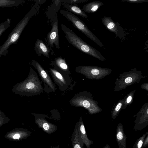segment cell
I'll list each match as a JSON object with an SVG mask.
<instances>
[{
	"label": "cell",
	"instance_id": "cell-1",
	"mask_svg": "<svg viewBox=\"0 0 148 148\" xmlns=\"http://www.w3.org/2000/svg\"><path fill=\"white\" fill-rule=\"evenodd\" d=\"M42 85L37 73L31 67L27 78L24 81L15 84L12 90L21 96L32 97L40 95L43 92Z\"/></svg>",
	"mask_w": 148,
	"mask_h": 148
},
{
	"label": "cell",
	"instance_id": "cell-2",
	"mask_svg": "<svg viewBox=\"0 0 148 148\" xmlns=\"http://www.w3.org/2000/svg\"><path fill=\"white\" fill-rule=\"evenodd\" d=\"M35 3L29 12L17 24L9 35L7 40L0 47V57L8 53V49L12 45L16 43L18 40L22 32L30 18L36 15L39 10V7Z\"/></svg>",
	"mask_w": 148,
	"mask_h": 148
},
{
	"label": "cell",
	"instance_id": "cell-3",
	"mask_svg": "<svg viewBox=\"0 0 148 148\" xmlns=\"http://www.w3.org/2000/svg\"><path fill=\"white\" fill-rule=\"evenodd\" d=\"M61 27L65 34V38L75 47L81 52L100 60L104 61L106 60L105 57L99 51L83 41L66 25L62 24Z\"/></svg>",
	"mask_w": 148,
	"mask_h": 148
},
{
	"label": "cell",
	"instance_id": "cell-4",
	"mask_svg": "<svg viewBox=\"0 0 148 148\" xmlns=\"http://www.w3.org/2000/svg\"><path fill=\"white\" fill-rule=\"evenodd\" d=\"M69 103L71 106L84 108L90 114L98 113L102 110L98 106L97 101L93 99L92 94L88 91L80 92L76 94Z\"/></svg>",
	"mask_w": 148,
	"mask_h": 148
},
{
	"label": "cell",
	"instance_id": "cell-5",
	"mask_svg": "<svg viewBox=\"0 0 148 148\" xmlns=\"http://www.w3.org/2000/svg\"><path fill=\"white\" fill-rule=\"evenodd\" d=\"M141 71L137 70L135 68L130 71L120 74L119 78L116 79L114 82V91H121L126 89L129 86L138 84L141 79L146 77L143 75Z\"/></svg>",
	"mask_w": 148,
	"mask_h": 148
},
{
	"label": "cell",
	"instance_id": "cell-6",
	"mask_svg": "<svg viewBox=\"0 0 148 148\" xmlns=\"http://www.w3.org/2000/svg\"><path fill=\"white\" fill-rule=\"evenodd\" d=\"M60 13L66 18L71 22L73 26L86 35L88 37L101 47L104 48L102 42L88 28L85 23L79 18L71 12L61 9Z\"/></svg>",
	"mask_w": 148,
	"mask_h": 148
},
{
	"label": "cell",
	"instance_id": "cell-7",
	"mask_svg": "<svg viewBox=\"0 0 148 148\" xmlns=\"http://www.w3.org/2000/svg\"><path fill=\"white\" fill-rule=\"evenodd\" d=\"M75 71L90 79L99 80L110 75L112 70L94 66L81 65L76 67Z\"/></svg>",
	"mask_w": 148,
	"mask_h": 148
},
{
	"label": "cell",
	"instance_id": "cell-8",
	"mask_svg": "<svg viewBox=\"0 0 148 148\" xmlns=\"http://www.w3.org/2000/svg\"><path fill=\"white\" fill-rule=\"evenodd\" d=\"M31 64L37 71L44 85V90L47 94L53 92L56 90V85L52 82L47 71L37 61L32 60Z\"/></svg>",
	"mask_w": 148,
	"mask_h": 148
},
{
	"label": "cell",
	"instance_id": "cell-9",
	"mask_svg": "<svg viewBox=\"0 0 148 148\" xmlns=\"http://www.w3.org/2000/svg\"><path fill=\"white\" fill-rule=\"evenodd\" d=\"M49 72L53 79L59 89L62 92L65 91L69 88L72 80L69 76L63 74L54 68H49Z\"/></svg>",
	"mask_w": 148,
	"mask_h": 148
},
{
	"label": "cell",
	"instance_id": "cell-10",
	"mask_svg": "<svg viewBox=\"0 0 148 148\" xmlns=\"http://www.w3.org/2000/svg\"><path fill=\"white\" fill-rule=\"evenodd\" d=\"M47 42L51 48H54V45L58 49L60 48L59 42L58 22L57 14L51 22V28L47 36Z\"/></svg>",
	"mask_w": 148,
	"mask_h": 148
},
{
	"label": "cell",
	"instance_id": "cell-11",
	"mask_svg": "<svg viewBox=\"0 0 148 148\" xmlns=\"http://www.w3.org/2000/svg\"><path fill=\"white\" fill-rule=\"evenodd\" d=\"M134 129L140 131L148 125V103H145L136 115Z\"/></svg>",
	"mask_w": 148,
	"mask_h": 148
},
{
	"label": "cell",
	"instance_id": "cell-12",
	"mask_svg": "<svg viewBox=\"0 0 148 148\" xmlns=\"http://www.w3.org/2000/svg\"><path fill=\"white\" fill-rule=\"evenodd\" d=\"M34 116L35 123L39 128L49 134L55 132L57 127L55 125L49 122L45 119L47 116L44 114L32 113Z\"/></svg>",
	"mask_w": 148,
	"mask_h": 148
},
{
	"label": "cell",
	"instance_id": "cell-13",
	"mask_svg": "<svg viewBox=\"0 0 148 148\" xmlns=\"http://www.w3.org/2000/svg\"><path fill=\"white\" fill-rule=\"evenodd\" d=\"M103 24L110 32L114 33L117 37H122L124 32L123 28L118 23L115 22L110 17L106 16L101 18Z\"/></svg>",
	"mask_w": 148,
	"mask_h": 148
},
{
	"label": "cell",
	"instance_id": "cell-14",
	"mask_svg": "<svg viewBox=\"0 0 148 148\" xmlns=\"http://www.w3.org/2000/svg\"><path fill=\"white\" fill-rule=\"evenodd\" d=\"M51 65L54 67V69L63 74L69 76L71 73L70 69L65 60L62 57L55 58Z\"/></svg>",
	"mask_w": 148,
	"mask_h": 148
},
{
	"label": "cell",
	"instance_id": "cell-15",
	"mask_svg": "<svg viewBox=\"0 0 148 148\" xmlns=\"http://www.w3.org/2000/svg\"><path fill=\"white\" fill-rule=\"evenodd\" d=\"M76 123L79 136L86 145L87 148H90V145L93 144V142L88 137L82 117L79 119Z\"/></svg>",
	"mask_w": 148,
	"mask_h": 148
},
{
	"label": "cell",
	"instance_id": "cell-16",
	"mask_svg": "<svg viewBox=\"0 0 148 148\" xmlns=\"http://www.w3.org/2000/svg\"><path fill=\"white\" fill-rule=\"evenodd\" d=\"M116 138L119 148H126L127 136L122 124L119 123L116 129Z\"/></svg>",
	"mask_w": 148,
	"mask_h": 148
},
{
	"label": "cell",
	"instance_id": "cell-17",
	"mask_svg": "<svg viewBox=\"0 0 148 148\" xmlns=\"http://www.w3.org/2000/svg\"><path fill=\"white\" fill-rule=\"evenodd\" d=\"M63 0H53L52 3L47 7L46 16L48 19L52 20L60 9Z\"/></svg>",
	"mask_w": 148,
	"mask_h": 148
},
{
	"label": "cell",
	"instance_id": "cell-18",
	"mask_svg": "<svg viewBox=\"0 0 148 148\" xmlns=\"http://www.w3.org/2000/svg\"><path fill=\"white\" fill-rule=\"evenodd\" d=\"M34 49L36 54L39 56L41 55L50 58L49 53L50 50L44 42L40 39H37L34 45Z\"/></svg>",
	"mask_w": 148,
	"mask_h": 148
},
{
	"label": "cell",
	"instance_id": "cell-19",
	"mask_svg": "<svg viewBox=\"0 0 148 148\" xmlns=\"http://www.w3.org/2000/svg\"><path fill=\"white\" fill-rule=\"evenodd\" d=\"M63 7L67 10L73 14H75L87 18H88V15L83 10L79 8L77 4L65 3L63 4Z\"/></svg>",
	"mask_w": 148,
	"mask_h": 148
},
{
	"label": "cell",
	"instance_id": "cell-20",
	"mask_svg": "<svg viewBox=\"0 0 148 148\" xmlns=\"http://www.w3.org/2000/svg\"><path fill=\"white\" fill-rule=\"evenodd\" d=\"M71 140L73 148H84V144L79 135L76 123L72 134Z\"/></svg>",
	"mask_w": 148,
	"mask_h": 148
},
{
	"label": "cell",
	"instance_id": "cell-21",
	"mask_svg": "<svg viewBox=\"0 0 148 148\" xmlns=\"http://www.w3.org/2000/svg\"><path fill=\"white\" fill-rule=\"evenodd\" d=\"M104 3L99 1H93L84 5L83 10L85 12L88 13L96 12Z\"/></svg>",
	"mask_w": 148,
	"mask_h": 148
},
{
	"label": "cell",
	"instance_id": "cell-22",
	"mask_svg": "<svg viewBox=\"0 0 148 148\" xmlns=\"http://www.w3.org/2000/svg\"><path fill=\"white\" fill-rule=\"evenodd\" d=\"M136 90H134L127 94L123 99V103L122 109L124 110L127 106H130L133 102L134 93Z\"/></svg>",
	"mask_w": 148,
	"mask_h": 148
},
{
	"label": "cell",
	"instance_id": "cell-23",
	"mask_svg": "<svg viewBox=\"0 0 148 148\" xmlns=\"http://www.w3.org/2000/svg\"><path fill=\"white\" fill-rule=\"evenodd\" d=\"M21 3L22 1L20 0H0V7L16 6Z\"/></svg>",
	"mask_w": 148,
	"mask_h": 148
},
{
	"label": "cell",
	"instance_id": "cell-24",
	"mask_svg": "<svg viewBox=\"0 0 148 148\" xmlns=\"http://www.w3.org/2000/svg\"><path fill=\"white\" fill-rule=\"evenodd\" d=\"M123 103V99H120L114 106L112 111L111 117L112 119L114 120L122 110Z\"/></svg>",
	"mask_w": 148,
	"mask_h": 148
},
{
	"label": "cell",
	"instance_id": "cell-25",
	"mask_svg": "<svg viewBox=\"0 0 148 148\" xmlns=\"http://www.w3.org/2000/svg\"><path fill=\"white\" fill-rule=\"evenodd\" d=\"M148 134V132H147L139 138L137 139L134 143L133 148H142L144 140Z\"/></svg>",
	"mask_w": 148,
	"mask_h": 148
},
{
	"label": "cell",
	"instance_id": "cell-26",
	"mask_svg": "<svg viewBox=\"0 0 148 148\" xmlns=\"http://www.w3.org/2000/svg\"><path fill=\"white\" fill-rule=\"evenodd\" d=\"M10 20L7 19V21L0 24V37L2 34L10 26Z\"/></svg>",
	"mask_w": 148,
	"mask_h": 148
},
{
	"label": "cell",
	"instance_id": "cell-27",
	"mask_svg": "<svg viewBox=\"0 0 148 148\" xmlns=\"http://www.w3.org/2000/svg\"><path fill=\"white\" fill-rule=\"evenodd\" d=\"M89 0H63L62 3L70 4H75L80 3L87 1Z\"/></svg>",
	"mask_w": 148,
	"mask_h": 148
},
{
	"label": "cell",
	"instance_id": "cell-28",
	"mask_svg": "<svg viewBox=\"0 0 148 148\" xmlns=\"http://www.w3.org/2000/svg\"><path fill=\"white\" fill-rule=\"evenodd\" d=\"M121 2H127L130 3H146L148 2V0H122Z\"/></svg>",
	"mask_w": 148,
	"mask_h": 148
},
{
	"label": "cell",
	"instance_id": "cell-29",
	"mask_svg": "<svg viewBox=\"0 0 148 148\" xmlns=\"http://www.w3.org/2000/svg\"><path fill=\"white\" fill-rule=\"evenodd\" d=\"M148 146V134L144 139L142 148H144Z\"/></svg>",
	"mask_w": 148,
	"mask_h": 148
},
{
	"label": "cell",
	"instance_id": "cell-30",
	"mask_svg": "<svg viewBox=\"0 0 148 148\" xmlns=\"http://www.w3.org/2000/svg\"><path fill=\"white\" fill-rule=\"evenodd\" d=\"M141 88L143 90H146L147 92L148 91V83H145L143 84L141 86Z\"/></svg>",
	"mask_w": 148,
	"mask_h": 148
},
{
	"label": "cell",
	"instance_id": "cell-31",
	"mask_svg": "<svg viewBox=\"0 0 148 148\" xmlns=\"http://www.w3.org/2000/svg\"><path fill=\"white\" fill-rule=\"evenodd\" d=\"M20 137V136L18 134H15L13 136V138L14 139L19 138Z\"/></svg>",
	"mask_w": 148,
	"mask_h": 148
},
{
	"label": "cell",
	"instance_id": "cell-32",
	"mask_svg": "<svg viewBox=\"0 0 148 148\" xmlns=\"http://www.w3.org/2000/svg\"><path fill=\"white\" fill-rule=\"evenodd\" d=\"M50 148H60L59 145H56L55 146H51Z\"/></svg>",
	"mask_w": 148,
	"mask_h": 148
},
{
	"label": "cell",
	"instance_id": "cell-33",
	"mask_svg": "<svg viewBox=\"0 0 148 148\" xmlns=\"http://www.w3.org/2000/svg\"><path fill=\"white\" fill-rule=\"evenodd\" d=\"M103 148H111L109 145L108 144H107L105 146H104Z\"/></svg>",
	"mask_w": 148,
	"mask_h": 148
},
{
	"label": "cell",
	"instance_id": "cell-34",
	"mask_svg": "<svg viewBox=\"0 0 148 148\" xmlns=\"http://www.w3.org/2000/svg\"><path fill=\"white\" fill-rule=\"evenodd\" d=\"M1 111V110H0V111Z\"/></svg>",
	"mask_w": 148,
	"mask_h": 148
}]
</instances>
